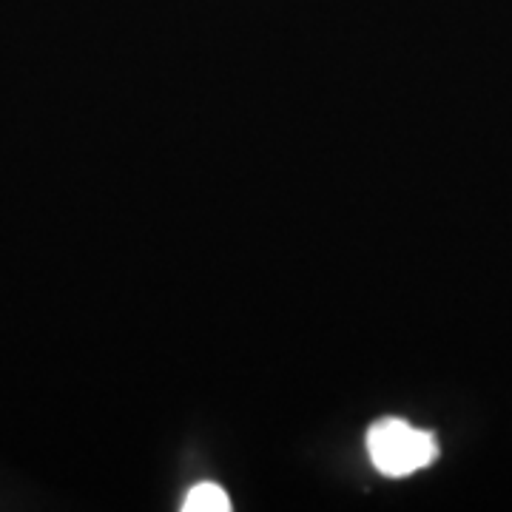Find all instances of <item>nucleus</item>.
<instances>
[{
  "label": "nucleus",
  "instance_id": "nucleus-1",
  "mask_svg": "<svg viewBox=\"0 0 512 512\" xmlns=\"http://www.w3.org/2000/svg\"><path fill=\"white\" fill-rule=\"evenodd\" d=\"M367 453L379 473L404 478L433 464L439 456V444L427 430H419L402 419H384L370 427Z\"/></svg>",
  "mask_w": 512,
  "mask_h": 512
},
{
  "label": "nucleus",
  "instance_id": "nucleus-2",
  "mask_svg": "<svg viewBox=\"0 0 512 512\" xmlns=\"http://www.w3.org/2000/svg\"><path fill=\"white\" fill-rule=\"evenodd\" d=\"M183 510L185 512H228L231 510V498H228V493H225L222 487H217V484L202 481V484H197L191 493L185 495Z\"/></svg>",
  "mask_w": 512,
  "mask_h": 512
}]
</instances>
